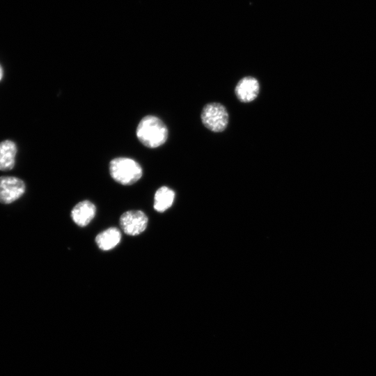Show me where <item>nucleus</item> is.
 I'll use <instances>...</instances> for the list:
<instances>
[{
    "label": "nucleus",
    "instance_id": "1",
    "mask_svg": "<svg viewBox=\"0 0 376 376\" xmlns=\"http://www.w3.org/2000/svg\"><path fill=\"white\" fill-rule=\"evenodd\" d=\"M136 136L146 147L154 148L164 144L168 138V129L157 117L146 116L139 122Z\"/></svg>",
    "mask_w": 376,
    "mask_h": 376
},
{
    "label": "nucleus",
    "instance_id": "2",
    "mask_svg": "<svg viewBox=\"0 0 376 376\" xmlns=\"http://www.w3.org/2000/svg\"><path fill=\"white\" fill-rule=\"evenodd\" d=\"M109 172L112 178L123 185H133L143 174L140 164L127 157H117L112 159L109 164Z\"/></svg>",
    "mask_w": 376,
    "mask_h": 376
},
{
    "label": "nucleus",
    "instance_id": "3",
    "mask_svg": "<svg viewBox=\"0 0 376 376\" xmlns=\"http://www.w3.org/2000/svg\"><path fill=\"white\" fill-rule=\"evenodd\" d=\"M203 125L212 132L224 131L228 123V114L226 108L219 103L206 104L201 112Z\"/></svg>",
    "mask_w": 376,
    "mask_h": 376
},
{
    "label": "nucleus",
    "instance_id": "4",
    "mask_svg": "<svg viewBox=\"0 0 376 376\" xmlns=\"http://www.w3.org/2000/svg\"><path fill=\"white\" fill-rule=\"evenodd\" d=\"M26 191V185L15 176L0 177V203L10 204L21 198Z\"/></svg>",
    "mask_w": 376,
    "mask_h": 376
},
{
    "label": "nucleus",
    "instance_id": "5",
    "mask_svg": "<svg viewBox=\"0 0 376 376\" xmlns=\"http://www.w3.org/2000/svg\"><path fill=\"white\" fill-rule=\"evenodd\" d=\"M148 219L141 210H129L120 218V225L124 233L136 236L142 233L147 228Z\"/></svg>",
    "mask_w": 376,
    "mask_h": 376
},
{
    "label": "nucleus",
    "instance_id": "6",
    "mask_svg": "<svg viewBox=\"0 0 376 376\" xmlns=\"http://www.w3.org/2000/svg\"><path fill=\"white\" fill-rule=\"evenodd\" d=\"M96 214L95 205L89 201H82L74 206L71 211V218L78 226L88 225Z\"/></svg>",
    "mask_w": 376,
    "mask_h": 376
},
{
    "label": "nucleus",
    "instance_id": "7",
    "mask_svg": "<svg viewBox=\"0 0 376 376\" xmlns=\"http://www.w3.org/2000/svg\"><path fill=\"white\" fill-rule=\"evenodd\" d=\"M260 90L259 83L252 77L242 79L235 87L237 98L243 102H249L256 99Z\"/></svg>",
    "mask_w": 376,
    "mask_h": 376
},
{
    "label": "nucleus",
    "instance_id": "8",
    "mask_svg": "<svg viewBox=\"0 0 376 376\" xmlns=\"http://www.w3.org/2000/svg\"><path fill=\"white\" fill-rule=\"evenodd\" d=\"M17 153V146L15 141L6 139L0 142V171L13 169Z\"/></svg>",
    "mask_w": 376,
    "mask_h": 376
},
{
    "label": "nucleus",
    "instance_id": "9",
    "mask_svg": "<svg viewBox=\"0 0 376 376\" xmlns=\"http://www.w3.org/2000/svg\"><path fill=\"white\" fill-rule=\"evenodd\" d=\"M120 240V231L117 228L111 227L100 232L95 237V242L101 250L109 251L115 248Z\"/></svg>",
    "mask_w": 376,
    "mask_h": 376
},
{
    "label": "nucleus",
    "instance_id": "10",
    "mask_svg": "<svg viewBox=\"0 0 376 376\" xmlns=\"http://www.w3.org/2000/svg\"><path fill=\"white\" fill-rule=\"evenodd\" d=\"M175 192L166 186L159 188L154 196V209L158 212H163L173 204Z\"/></svg>",
    "mask_w": 376,
    "mask_h": 376
},
{
    "label": "nucleus",
    "instance_id": "11",
    "mask_svg": "<svg viewBox=\"0 0 376 376\" xmlns=\"http://www.w3.org/2000/svg\"><path fill=\"white\" fill-rule=\"evenodd\" d=\"M3 74H4L3 68L2 65L0 63V81L2 80V79L3 77Z\"/></svg>",
    "mask_w": 376,
    "mask_h": 376
}]
</instances>
